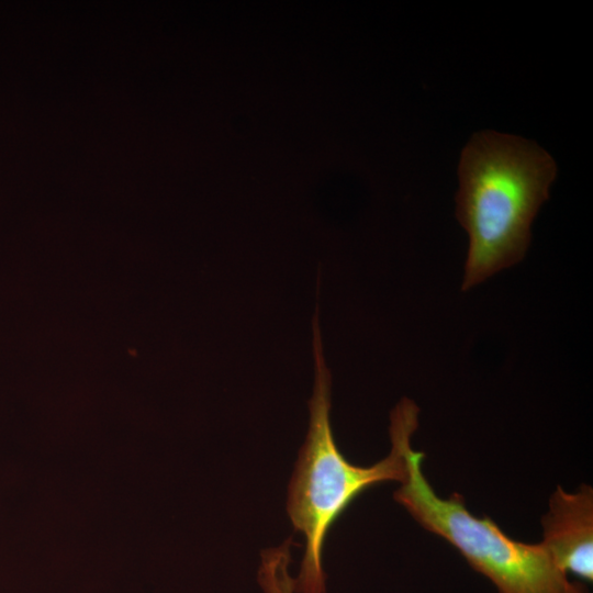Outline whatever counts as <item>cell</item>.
Listing matches in <instances>:
<instances>
[{
    "label": "cell",
    "instance_id": "277c9868",
    "mask_svg": "<svg viewBox=\"0 0 593 593\" xmlns=\"http://www.w3.org/2000/svg\"><path fill=\"white\" fill-rule=\"evenodd\" d=\"M542 541L552 562L563 573L593 580V490L582 484L574 493L561 486L552 493L542 517Z\"/></svg>",
    "mask_w": 593,
    "mask_h": 593
},
{
    "label": "cell",
    "instance_id": "5b68a950",
    "mask_svg": "<svg viewBox=\"0 0 593 593\" xmlns=\"http://www.w3.org/2000/svg\"><path fill=\"white\" fill-rule=\"evenodd\" d=\"M291 544L289 538L281 546L261 552L258 582L264 593H295L294 579L289 572Z\"/></svg>",
    "mask_w": 593,
    "mask_h": 593
},
{
    "label": "cell",
    "instance_id": "3957f363",
    "mask_svg": "<svg viewBox=\"0 0 593 593\" xmlns=\"http://www.w3.org/2000/svg\"><path fill=\"white\" fill-rule=\"evenodd\" d=\"M401 424L406 473L394 500L421 526L450 542L499 593H589L556 567L540 542L512 539L491 518L472 515L458 493L438 496L423 472L424 452L411 444L418 413L404 410Z\"/></svg>",
    "mask_w": 593,
    "mask_h": 593
},
{
    "label": "cell",
    "instance_id": "7a4b0ae2",
    "mask_svg": "<svg viewBox=\"0 0 593 593\" xmlns=\"http://www.w3.org/2000/svg\"><path fill=\"white\" fill-rule=\"evenodd\" d=\"M315 379L309 401L310 425L291 478L287 511L294 528L305 537L295 593H325L326 575L322 555L328 529L347 506L368 488L385 481L404 480L406 469L401 441V417L390 414V454L370 467L346 460L331 427L332 374L326 365L321 336L318 306L312 322Z\"/></svg>",
    "mask_w": 593,
    "mask_h": 593
},
{
    "label": "cell",
    "instance_id": "6da1fadb",
    "mask_svg": "<svg viewBox=\"0 0 593 593\" xmlns=\"http://www.w3.org/2000/svg\"><path fill=\"white\" fill-rule=\"evenodd\" d=\"M458 175L456 217L469 235L461 290L468 291L524 258L557 167L537 144L484 131L463 148Z\"/></svg>",
    "mask_w": 593,
    "mask_h": 593
}]
</instances>
